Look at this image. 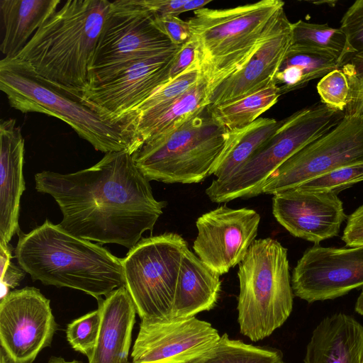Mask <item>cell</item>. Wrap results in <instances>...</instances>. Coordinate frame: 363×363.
<instances>
[{
  "label": "cell",
  "instance_id": "obj_1",
  "mask_svg": "<svg viewBox=\"0 0 363 363\" xmlns=\"http://www.w3.org/2000/svg\"><path fill=\"white\" fill-rule=\"evenodd\" d=\"M35 189L50 195L69 233L100 244L133 247L152 231L164 201L155 199L150 181L127 151L106 153L94 165L74 173L43 171Z\"/></svg>",
  "mask_w": 363,
  "mask_h": 363
},
{
  "label": "cell",
  "instance_id": "obj_2",
  "mask_svg": "<svg viewBox=\"0 0 363 363\" xmlns=\"http://www.w3.org/2000/svg\"><path fill=\"white\" fill-rule=\"evenodd\" d=\"M0 89L12 108L65 121L98 151L105 154L127 151L133 155L141 145L133 115L113 118L86 100L83 94L48 81L16 57L1 60Z\"/></svg>",
  "mask_w": 363,
  "mask_h": 363
},
{
  "label": "cell",
  "instance_id": "obj_3",
  "mask_svg": "<svg viewBox=\"0 0 363 363\" xmlns=\"http://www.w3.org/2000/svg\"><path fill=\"white\" fill-rule=\"evenodd\" d=\"M15 257L33 281L77 289L97 301L125 286L122 259L48 219L19 235Z\"/></svg>",
  "mask_w": 363,
  "mask_h": 363
},
{
  "label": "cell",
  "instance_id": "obj_4",
  "mask_svg": "<svg viewBox=\"0 0 363 363\" xmlns=\"http://www.w3.org/2000/svg\"><path fill=\"white\" fill-rule=\"evenodd\" d=\"M108 0H68L38 29L16 58L42 77L83 94L91 82Z\"/></svg>",
  "mask_w": 363,
  "mask_h": 363
},
{
  "label": "cell",
  "instance_id": "obj_5",
  "mask_svg": "<svg viewBox=\"0 0 363 363\" xmlns=\"http://www.w3.org/2000/svg\"><path fill=\"white\" fill-rule=\"evenodd\" d=\"M280 0L234 8H203L187 21L197 40L201 74L210 93L240 71L288 19Z\"/></svg>",
  "mask_w": 363,
  "mask_h": 363
},
{
  "label": "cell",
  "instance_id": "obj_6",
  "mask_svg": "<svg viewBox=\"0 0 363 363\" xmlns=\"http://www.w3.org/2000/svg\"><path fill=\"white\" fill-rule=\"evenodd\" d=\"M205 111L171 132L145 141L133 154L149 181L194 184L211 175L242 128L229 130Z\"/></svg>",
  "mask_w": 363,
  "mask_h": 363
},
{
  "label": "cell",
  "instance_id": "obj_7",
  "mask_svg": "<svg viewBox=\"0 0 363 363\" xmlns=\"http://www.w3.org/2000/svg\"><path fill=\"white\" fill-rule=\"evenodd\" d=\"M238 265L240 330L259 341L281 327L292 311L287 249L271 238L255 240Z\"/></svg>",
  "mask_w": 363,
  "mask_h": 363
},
{
  "label": "cell",
  "instance_id": "obj_8",
  "mask_svg": "<svg viewBox=\"0 0 363 363\" xmlns=\"http://www.w3.org/2000/svg\"><path fill=\"white\" fill-rule=\"evenodd\" d=\"M345 116L323 104L303 108L283 120L277 132L231 177L206 189L212 202L224 203L262 194L267 179L287 160L328 133Z\"/></svg>",
  "mask_w": 363,
  "mask_h": 363
},
{
  "label": "cell",
  "instance_id": "obj_9",
  "mask_svg": "<svg viewBox=\"0 0 363 363\" xmlns=\"http://www.w3.org/2000/svg\"><path fill=\"white\" fill-rule=\"evenodd\" d=\"M179 234L142 238L122 259L125 286L141 320L171 319L182 261L188 250Z\"/></svg>",
  "mask_w": 363,
  "mask_h": 363
},
{
  "label": "cell",
  "instance_id": "obj_10",
  "mask_svg": "<svg viewBox=\"0 0 363 363\" xmlns=\"http://www.w3.org/2000/svg\"><path fill=\"white\" fill-rule=\"evenodd\" d=\"M180 46L173 44L162 32L154 14L141 0L111 1L95 50L89 86L140 61Z\"/></svg>",
  "mask_w": 363,
  "mask_h": 363
},
{
  "label": "cell",
  "instance_id": "obj_11",
  "mask_svg": "<svg viewBox=\"0 0 363 363\" xmlns=\"http://www.w3.org/2000/svg\"><path fill=\"white\" fill-rule=\"evenodd\" d=\"M363 162V116L345 114L328 133L283 163L265 182L262 194L274 195L338 168Z\"/></svg>",
  "mask_w": 363,
  "mask_h": 363
},
{
  "label": "cell",
  "instance_id": "obj_12",
  "mask_svg": "<svg viewBox=\"0 0 363 363\" xmlns=\"http://www.w3.org/2000/svg\"><path fill=\"white\" fill-rule=\"evenodd\" d=\"M50 303L34 287L11 291L1 299V348L11 363H32L50 345L57 325Z\"/></svg>",
  "mask_w": 363,
  "mask_h": 363
},
{
  "label": "cell",
  "instance_id": "obj_13",
  "mask_svg": "<svg viewBox=\"0 0 363 363\" xmlns=\"http://www.w3.org/2000/svg\"><path fill=\"white\" fill-rule=\"evenodd\" d=\"M291 286L294 295L310 303L363 286V247L314 245L294 267Z\"/></svg>",
  "mask_w": 363,
  "mask_h": 363
},
{
  "label": "cell",
  "instance_id": "obj_14",
  "mask_svg": "<svg viewBox=\"0 0 363 363\" xmlns=\"http://www.w3.org/2000/svg\"><path fill=\"white\" fill-rule=\"evenodd\" d=\"M260 216L253 209L220 206L198 218L193 249L220 276L239 264L257 235Z\"/></svg>",
  "mask_w": 363,
  "mask_h": 363
},
{
  "label": "cell",
  "instance_id": "obj_15",
  "mask_svg": "<svg viewBox=\"0 0 363 363\" xmlns=\"http://www.w3.org/2000/svg\"><path fill=\"white\" fill-rule=\"evenodd\" d=\"M220 336L209 323L191 317L141 320L131 357L133 363H185L213 347Z\"/></svg>",
  "mask_w": 363,
  "mask_h": 363
},
{
  "label": "cell",
  "instance_id": "obj_16",
  "mask_svg": "<svg viewBox=\"0 0 363 363\" xmlns=\"http://www.w3.org/2000/svg\"><path fill=\"white\" fill-rule=\"evenodd\" d=\"M179 49L140 61L102 82L89 86L83 91L84 98L113 118L132 114L154 92L169 82L170 65Z\"/></svg>",
  "mask_w": 363,
  "mask_h": 363
},
{
  "label": "cell",
  "instance_id": "obj_17",
  "mask_svg": "<svg viewBox=\"0 0 363 363\" xmlns=\"http://www.w3.org/2000/svg\"><path fill=\"white\" fill-rule=\"evenodd\" d=\"M272 213L292 235L315 245L337 235L347 219L337 194L298 187L274 194Z\"/></svg>",
  "mask_w": 363,
  "mask_h": 363
},
{
  "label": "cell",
  "instance_id": "obj_18",
  "mask_svg": "<svg viewBox=\"0 0 363 363\" xmlns=\"http://www.w3.org/2000/svg\"><path fill=\"white\" fill-rule=\"evenodd\" d=\"M291 40V23L287 19L244 67L210 93L207 109L238 99L274 83V77L287 54Z\"/></svg>",
  "mask_w": 363,
  "mask_h": 363
},
{
  "label": "cell",
  "instance_id": "obj_19",
  "mask_svg": "<svg viewBox=\"0 0 363 363\" xmlns=\"http://www.w3.org/2000/svg\"><path fill=\"white\" fill-rule=\"evenodd\" d=\"M0 242L9 243L19 232L21 197L26 189L24 139L15 119L0 123Z\"/></svg>",
  "mask_w": 363,
  "mask_h": 363
},
{
  "label": "cell",
  "instance_id": "obj_20",
  "mask_svg": "<svg viewBox=\"0 0 363 363\" xmlns=\"http://www.w3.org/2000/svg\"><path fill=\"white\" fill-rule=\"evenodd\" d=\"M101 324L89 363H128L135 305L125 286L98 301Z\"/></svg>",
  "mask_w": 363,
  "mask_h": 363
},
{
  "label": "cell",
  "instance_id": "obj_21",
  "mask_svg": "<svg viewBox=\"0 0 363 363\" xmlns=\"http://www.w3.org/2000/svg\"><path fill=\"white\" fill-rule=\"evenodd\" d=\"M363 326L337 313L323 318L307 345L304 363H362Z\"/></svg>",
  "mask_w": 363,
  "mask_h": 363
},
{
  "label": "cell",
  "instance_id": "obj_22",
  "mask_svg": "<svg viewBox=\"0 0 363 363\" xmlns=\"http://www.w3.org/2000/svg\"><path fill=\"white\" fill-rule=\"evenodd\" d=\"M220 289V275L188 249L180 267L170 320L189 318L212 309Z\"/></svg>",
  "mask_w": 363,
  "mask_h": 363
},
{
  "label": "cell",
  "instance_id": "obj_23",
  "mask_svg": "<svg viewBox=\"0 0 363 363\" xmlns=\"http://www.w3.org/2000/svg\"><path fill=\"white\" fill-rule=\"evenodd\" d=\"M60 4V0H0L3 58L16 57Z\"/></svg>",
  "mask_w": 363,
  "mask_h": 363
},
{
  "label": "cell",
  "instance_id": "obj_24",
  "mask_svg": "<svg viewBox=\"0 0 363 363\" xmlns=\"http://www.w3.org/2000/svg\"><path fill=\"white\" fill-rule=\"evenodd\" d=\"M209 91L203 76L186 92L167 106L135 116V130L141 145L151 138L177 128L203 113L208 106Z\"/></svg>",
  "mask_w": 363,
  "mask_h": 363
},
{
  "label": "cell",
  "instance_id": "obj_25",
  "mask_svg": "<svg viewBox=\"0 0 363 363\" xmlns=\"http://www.w3.org/2000/svg\"><path fill=\"white\" fill-rule=\"evenodd\" d=\"M340 68L336 59L320 55L288 50L273 79L280 95L305 86Z\"/></svg>",
  "mask_w": 363,
  "mask_h": 363
},
{
  "label": "cell",
  "instance_id": "obj_26",
  "mask_svg": "<svg viewBox=\"0 0 363 363\" xmlns=\"http://www.w3.org/2000/svg\"><path fill=\"white\" fill-rule=\"evenodd\" d=\"M280 96L278 88L272 83L257 91L207 111L223 127L235 130L245 128L259 118L277 102Z\"/></svg>",
  "mask_w": 363,
  "mask_h": 363
},
{
  "label": "cell",
  "instance_id": "obj_27",
  "mask_svg": "<svg viewBox=\"0 0 363 363\" xmlns=\"http://www.w3.org/2000/svg\"><path fill=\"white\" fill-rule=\"evenodd\" d=\"M283 120L259 118L242 128L235 143L212 172L218 180L233 175L279 128Z\"/></svg>",
  "mask_w": 363,
  "mask_h": 363
},
{
  "label": "cell",
  "instance_id": "obj_28",
  "mask_svg": "<svg viewBox=\"0 0 363 363\" xmlns=\"http://www.w3.org/2000/svg\"><path fill=\"white\" fill-rule=\"evenodd\" d=\"M345 48V36L340 28L298 20L291 23L289 50L306 52L340 60Z\"/></svg>",
  "mask_w": 363,
  "mask_h": 363
},
{
  "label": "cell",
  "instance_id": "obj_29",
  "mask_svg": "<svg viewBox=\"0 0 363 363\" xmlns=\"http://www.w3.org/2000/svg\"><path fill=\"white\" fill-rule=\"evenodd\" d=\"M279 352L269 350L220 336L210 349L185 363H281Z\"/></svg>",
  "mask_w": 363,
  "mask_h": 363
},
{
  "label": "cell",
  "instance_id": "obj_30",
  "mask_svg": "<svg viewBox=\"0 0 363 363\" xmlns=\"http://www.w3.org/2000/svg\"><path fill=\"white\" fill-rule=\"evenodd\" d=\"M202 74L199 62L185 72L158 89L132 113L136 116L149 113L160 110L183 95L194 86Z\"/></svg>",
  "mask_w": 363,
  "mask_h": 363
},
{
  "label": "cell",
  "instance_id": "obj_31",
  "mask_svg": "<svg viewBox=\"0 0 363 363\" xmlns=\"http://www.w3.org/2000/svg\"><path fill=\"white\" fill-rule=\"evenodd\" d=\"M340 28L345 36L340 67L350 64L363 67V0L354 1L343 15Z\"/></svg>",
  "mask_w": 363,
  "mask_h": 363
},
{
  "label": "cell",
  "instance_id": "obj_32",
  "mask_svg": "<svg viewBox=\"0 0 363 363\" xmlns=\"http://www.w3.org/2000/svg\"><path fill=\"white\" fill-rule=\"evenodd\" d=\"M100 324L101 311L99 308L69 323L66 335L71 347L89 359L97 341Z\"/></svg>",
  "mask_w": 363,
  "mask_h": 363
},
{
  "label": "cell",
  "instance_id": "obj_33",
  "mask_svg": "<svg viewBox=\"0 0 363 363\" xmlns=\"http://www.w3.org/2000/svg\"><path fill=\"white\" fill-rule=\"evenodd\" d=\"M362 181L363 162L338 168L297 187L313 191L330 192L337 195L340 191Z\"/></svg>",
  "mask_w": 363,
  "mask_h": 363
},
{
  "label": "cell",
  "instance_id": "obj_34",
  "mask_svg": "<svg viewBox=\"0 0 363 363\" xmlns=\"http://www.w3.org/2000/svg\"><path fill=\"white\" fill-rule=\"evenodd\" d=\"M316 89L323 104L329 108L345 111L349 99L350 84L341 69H335L322 77Z\"/></svg>",
  "mask_w": 363,
  "mask_h": 363
},
{
  "label": "cell",
  "instance_id": "obj_35",
  "mask_svg": "<svg viewBox=\"0 0 363 363\" xmlns=\"http://www.w3.org/2000/svg\"><path fill=\"white\" fill-rule=\"evenodd\" d=\"M341 69L346 74L350 84V94L345 114L363 116V67L357 68L345 64Z\"/></svg>",
  "mask_w": 363,
  "mask_h": 363
},
{
  "label": "cell",
  "instance_id": "obj_36",
  "mask_svg": "<svg viewBox=\"0 0 363 363\" xmlns=\"http://www.w3.org/2000/svg\"><path fill=\"white\" fill-rule=\"evenodd\" d=\"M198 62H199V45L197 40L191 35L189 40L180 46L173 59L169 72V82Z\"/></svg>",
  "mask_w": 363,
  "mask_h": 363
},
{
  "label": "cell",
  "instance_id": "obj_37",
  "mask_svg": "<svg viewBox=\"0 0 363 363\" xmlns=\"http://www.w3.org/2000/svg\"><path fill=\"white\" fill-rule=\"evenodd\" d=\"M155 16V21L162 32L175 45L180 46L191 36L188 21L172 15Z\"/></svg>",
  "mask_w": 363,
  "mask_h": 363
},
{
  "label": "cell",
  "instance_id": "obj_38",
  "mask_svg": "<svg viewBox=\"0 0 363 363\" xmlns=\"http://www.w3.org/2000/svg\"><path fill=\"white\" fill-rule=\"evenodd\" d=\"M342 240L347 247H363V204L347 216Z\"/></svg>",
  "mask_w": 363,
  "mask_h": 363
},
{
  "label": "cell",
  "instance_id": "obj_39",
  "mask_svg": "<svg viewBox=\"0 0 363 363\" xmlns=\"http://www.w3.org/2000/svg\"><path fill=\"white\" fill-rule=\"evenodd\" d=\"M187 0H141L143 4L155 16H178L184 13Z\"/></svg>",
  "mask_w": 363,
  "mask_h": 363
},
{
  "label": "cell",
  "instance_id": "obj_40",
  "mask_svg": "<svg viewBox=\"0 0 363 363\" xmlns=\"http://www.w3.org/2000/svg\"><path fill=\"white\" fill-rule=\"evenodd\" d=\"M26 273L21 267H17L11 262L8 264L0 266L1 299L10 292V289H14L19 285L21 281L25 277Z\"/></svg>",
  "mask_w": 363,
  "mask_h": 363
},
{
  "label": "cell",
  "instance_id": "obj_41",
  "mask_svg": "<svg viewBox=\"0 0 363 363\" xmlns=\"http://www.w3.org/2000/svg\"><path fill=\"white\" fill-rule=\"evenodd\" d=\"M354 309L357 313H358L360 315H363V288L361 294L357 298Z\"/></svg>",
  "mask_w": 363,
  "mask_h": 363
},
{
  "label": "cell",
  "instance_id": "obj_42",
  "mask_svg": "<svg viewBox=\"0 0 363 363\" xmlns=\"http://www.w3.org/2000/svg\"><path fill=\"white\" fill-rule=\"evenodd\" d=\"M48 363H82L78 360L67 361L62 357H52L48 361Z\"/></svg>",
  "mask_w": 363,
  "mask_h": 363
},
{
  "label": "cell",
  "instance_id": "obj_43",
  "mask_svg": "<svg viewBox=\"0 0 363 363\" xmlns=\"http://www.w3.org/2000/svg\"><path fill=\"white\" fill-rule=\"evenodd\" d=\"M0 353H1V361H0V363H11L10 361L9 360L8 357H6V355L5 354L4 350H2V348H1V350H0Z\"/></svg>",
  "mask_w": 363,
  "mask_h": 363
},
{
  "label": "cell",
  "instance_id": "obj_44",
  "mask_svg": "<svg viewBox=\"0 0 363 363\" xmlns=\"http://www.w3.org/2000/svg\"><path fill=\"white\" fill-rule=\"evenodd\" d=\"M128 363H133V362H129Z\"/></svg>",
  "mask_w": 363,
  "mask_h": 363
},
{
  "label": "cell",
  "instance_id": "obj_45",
  "mask_svg": "<svg viewBox=\"0 0 363 363\" xmlns=\"http://www.w3.org/2000/svg\"><path fill=\"white\" fill-rule=\"evenodd\" d=\"M281 363H284V362H281Z\"/></svg>",
  "mask_w": 363,
  "mask_h": 363
},
{
  "label": "cell",
  "instance_id": "obj_46",
  "mask_svg": "<svg viewBox=\"0 0 363 363\" xmlns=\"http://www.w3.org/2000/svg\"><path fill=\"white\" fill-rule=\"evenodd\" d=\"M363 363V362H362Z\"/></svg>",
  "mask_w": 363,
  "mask_h": 363
}]
</instances>
